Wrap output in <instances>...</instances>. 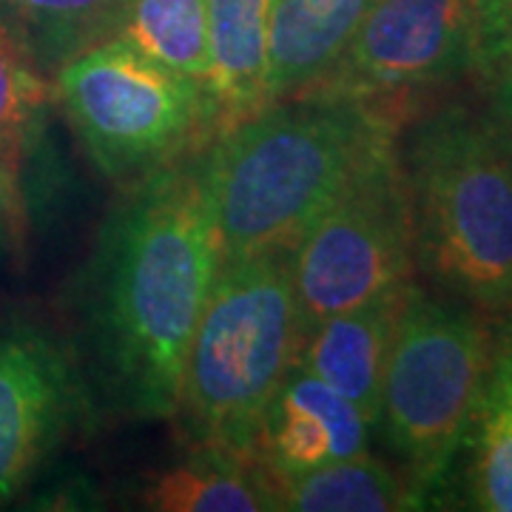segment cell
I'll return each instance as SVG.
<instances>
[{"label": "cell", "instance_id": "2e32d148", "mask_svg": "<svg viewBox=\"0 0 512 512\" xmlns=\"http://www.w3.org/2000/svg\"><path fill=\"white\" fill-rule=\"evenodd\" d=\"M126 0H0V29L52 80L74 55L114 35Z\"/></svg>", "mask_w": 512, "mask_h": 512}, {"label": "cell", "instance_id": "3957f363", "mask_svg": "<svg viewBox=\"0 0 512 512\" xmlns=\"http://www.w3.org/2000/svg\"><path fill=\"white\" fill-rule=\"evenodd\" d=\"M416 274L490 319L512 308V148L484 106L424 103L399 128Z\"/></svg>", "mask_w": 512, "mask_h": 512}, {"label": "cell", "instance_id": "6da1fadb", "mask_svg": "<svg viewBox=\"0 0 512 512\" xmlns=\"http://www.w3.org/2000/svg\"><path fill=\"white\" fill-rule=\"evenodd\" d=\"M202 151L126 185L74 276L69 345L97 413L163 421L177 410L185 350L222 265Z\"/></svg>", "mask_w": 512, "mask_h": 512}, {"label": "cell", "instance_id": "ffe728a7", "mask_svg": "<svg viewBox=\"0 0 512 512\" xmlns=\"http://www.w3.org/2000/svg\"><path fill=\"white\" fill-rule=\"evenodd\" d=\"M498 74H512V0H476L470 77L478 83Z\"/></svg>", "mask_w": 512, "mask_h": 512}, {"label": "cell", "instance_id": "9c48e42d", "mask_svg": "<svg viewBox=\"0 0 512 512\" xmlns=\"http://www.w3.org/2000/svg\"><path fill=\"white\" fill-rule=\"evenodd\" d=\"M94 419L97 404L69 339L32 316H0V507Z\"/></svg>", "mask_w": 512, "mask_h": 512}, {"label": "cell", "instance_id": "8fae6325", "mask_svg": "<svg viewBox=\"0 0 512 512\" xmlns=\"http://www.w3.org/2000/svg\"><path fill=\"white\" fill-rule=\"evenodd\" d=\"M404 282L390 291L367 299L356 308L330 313L302 330V342L293 365L311 370L325 379L342 396L356 404L376 430L379 419V396L387 353L393 345V333L399 325L407 288Z\"/></svg>", "mask_w": 512, "mask_h": 512}, {"label": "cell", "instance_id": "ac0fdd59", "mask_svg": "<svg viewBox=\"0 0 512 512\" xmlns=\"http://www.w3.org/2000/svg\"><path fill=\"white\" fill-rule=\"evenodd\" d=\"M464 444H470L467 507L512 512V404L490 379Z\"/></svg>", "mask_w": 512, "mask_h": 512}, {"label": "cell", "instance_id": "7a4b0ae2", "mask_svg": "<svg viewBox=\"0 0 512 512\" xmlns=\"http://www.w3.org/2000/svg\"><path fill=\"white\" fill-rule=\"evenodd\" d=\"M407 117L348 97H288L222 131L202 151L222 262L291 251Z\"/></svg>", "mask_w": 512, "mask_h": 512}, {"label": "cell", "instance_id": "30bf717a", "mask_svg": "<svg viewBox=\"0 0 512 512\" xmlns=\"http://www.w3.org/2000/svg\"><path fill=\"white\" fill-rule=\"evenodd\" d=\"M373 424L325 379L293 365L256 424L251 456L268 481L367 453Z\"/></svg>", "mask_w": 512, "mask_h": 512}, {"label": "cell", "instance_id": "e0dca14e", "mask_svg": "<svg viewBox=\"0 0 512 512\" xmlns=\"http://www.w3.org/2000/svg\"><path fill=\"white\" fill-rule=\"evenodd\" d=\"M111 37L205 86L211 80L208 0H126Z\"/></svg>", "mask_w": 512, "mask_h": 512}, {"label": "cell", "instance_id": "52a82bcc", "mask_svg": "<svg viewBox=\"0 0 512 512\" xmlns=\"http://www.w3.org/2000/svg\"><path fill=\"white\" fill-rule=\"evenodd\" d=\"M302 330L416 279L413 214L399 137L373 151L293 242Z\"/></svg>", "mask_w": 512, "mask_h": 512}, {"label": "cell", "instance_id": "9a60e30c", "mask_svg": "<svg viewBox=\"0 0 512 512\" xmlns=\"http://www.w3.org/2000/svg\"><path fill=\"white\" fill-rule=\"evenodd\" d=\"M271 487L279 512H399L427 507L404 470L370 453L330 461L302 476L274 481Z\"/></svg>", "mask_w": 512, "mask_h": 512}, {"label": "cell", "instance_id": "7c38bea8", "mask_svg": "<svg viewBox=\"0 0 512 512\" xmlns=\"http://www.w3.org/2000/svg\"><path fill=\"white\" fill-rule=\"evenodd\" d=\"M376 0H271L265 106L313 89Z\"/></svg>", "mask_w": 512, "mask_h": 512}, {"label": "cell", "instance_id": "44dd1931", "mask_svg": "<svg viewBox=\"0 0 512 512\" xmlns=\"http://www.w3.org/2000/svg\"><path fill=\"white\" fill-rule=\"evenodd\" d=\"M26 228V194L20 163L0 151V256L15 251Z\"/></svg>", "mask_w": 512, "mask_h": 512}, {"label": "cell", "instance_id": "4fadbf2b", "mask_svg": "<svg viewBox=\"0 0 512 512\" xmlns=\"http://www.w3.org/2000/svg\"><path fill=\"white\" fill-rule=\"evenodd\" d=\"M137 501L154 512H276L274 487L251 456L188 444L180 461L151 473Z\"/></svg>", "mask_w": 512, "mask_h": 512}, {"label": "cell", "instance_id": "ba28073f", "mask_svg": "<svg viewBox=\"0 0 512 512\" xmlns=\"http://www.w3.org/2000/svg\"><path fill=\"white\" fill-rule=\"evenodd\" d=\"M476 0H376L348 49L299 97H348L404 114L473 69Z\"/></svg>", "mask_w": 512, "mask_h": 512}, {"label": "cell", "instance_id": "d6986e66", "mask_svg": "<svg viewBox=\"0 0 512 512\" xmlns=\"http://www.w3.org/2000/svg\"><path fill=\"white\" fill-rule=\"evenodd\" d=\"M55 103L52 80L0 29V151L23 163Z\"/></svg>", "mask_w": 512, "mask_h": 512}, {"label": "cell", "instance_id": "5bb4252c", "mask_svg": "<svg viewBox=\"0 0 512 512\" xmlns=\"http://www.w3.org/2000/svg\"><path fill=\"white\" fill-rule=\"evenodd\" d=\"M211 80L220 134L265 106L271 0H208ZM217 134V137H220Z\"/></svg>", "mask_w": 512, "mask_h": 512}, {"label": "cell", "instance_id": "7402d4cb", "mask_svg": "<svg viewBox=\"0 0 512 512\" xmlns=\"http://www.w3.org/2000/svg\"><path fill=\"white\" fill-rule=\"evenodd\" d=\"M476 86L481 92V100H484L481 106L490 114L498 134L504 137V143L512 148V74L478 80Z\"/></svg>", "mask_w": 512, "mask_h": 512}, {"label": "cell", "instance_id": "5b68a950", "mask_svg": "<svg viewBox=\"0 0 512 512\" xmlns=\"http://www.w3.org/2000/svg\"><path fill=\"white\" fill-rule=\"evenodd\" d=\"M490 365L493 319L413 279L384 365L376 430L424 501L464 447Z\"/></svg>", "mask_w": 512, "mask_h": 512}, {"label": "cell", "instance_id": "603a6c76", "mask_svg": "<svg viewBox=\"0 0 512 512\" xmlns=\"http://www.w3.org/2000/svg\"><path fill=\"white\" fill-rule=\"evenodd\" d=\"M490 384L501 390V396L512 404V308L504 316L493 319V365Z\"/></svg>", "mask_w": 512, "mask_h": 512}, {"label": "cell", "instance_id": "8992f818", "mask_svg": "<svg viewBox=\"0 0 512 512\" xmlns=\"http://www.w3.org/2000/svg\"><path fill=\"white\" fill-rule=\"evenodd\" d=\"M52 92L89 160L120 188L200 154L220 134L205 83L120 37L63 63L52 74Z\"/></svg>", "mask_w": 512, "mask_h": 512}, {"label": "cell", "instance_id": "277c9868", "mask_svg": "<svg viewBox=\"0 0 512 512\" xmlns=\"http://www.w3.org/2000/svg\"><path fill=\"white\" fill-rule=\"evenodd\" d=\"M299 342L288 251L222 262L185 350L171 416L185 444L251 456L259 416L296 362Z\"/></svg>", "mask_w": 512, "mask_h": 512}]
</instances>
